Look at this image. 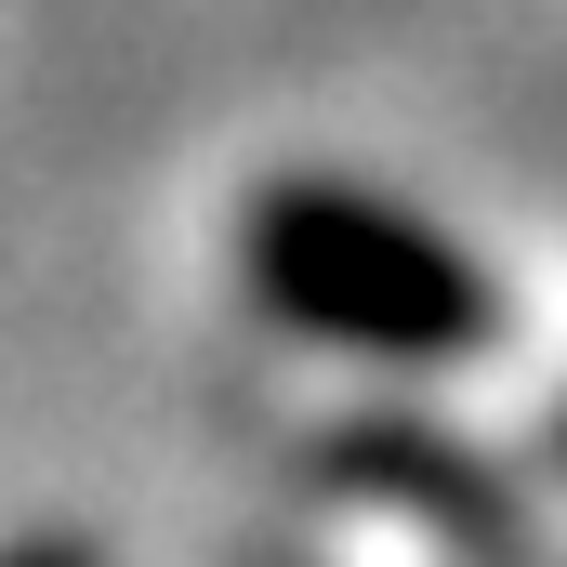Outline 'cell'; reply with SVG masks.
I'll use <instances>...</instances> for the list:
<instances>
[{"label":"cell","instance_id":"1","mask_svg":"<svg viewBox=\"0 0 567 567\" xmlns=\"http://www.w3.org/2000/svg\"><path fill=\"white\" fill-rule=\"evenodd\" d=\"M238 278L278 330L330 357H383V370H462L502 343V278L410 198L343 185V172H278L238 212Z\"/></svg>","mask_w":567,"mask_h":567},{"label":"cell","instance_id":"2","mask_svg":"<svg viewBox=\"0 0 567 567\" xmlns=\"http://www.w3.org/2000/svg\"><path fill=\"white\" fill-rule=\"evenodd\" d=\"M330 475L343 488H383V502H423L435 542H475V555H515V502L475 449H449L435 423H357L330 435Z\"/></svg>","mask_w":567,"mask_h":567},{"label":"cell","instance_id":"3","mask_svg":"<svg viewBox=\"0 0 567 567\" xmlns=\"http://www.w3.org/2000/svg\"><path fill=\"white\" fill-rule=\"evenodd\" d=\"M0 567H106V555L66 542V528H27V542H0Z\"/></svg>","mask_w":567,"mask_h":567}]
</instances>
